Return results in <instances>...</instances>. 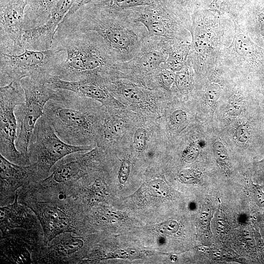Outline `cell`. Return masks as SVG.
Segmentation results:
<instances>
[{"instance_id":"20","label":"cell","mask_w":264,"mask_h":264,"mask_svg":"<svg viewBox=\"0 0 264 264\" xmlns=\"http://www.w3.org/2000/svg\"><path fill=\"white\" fill-rule=\"evenodd\" d=\"M164 53L158 49L149 50L141 54L136 60L137 66L142 70L149 71L155 70L166 61Z\"/></svg>"},{"instance_id":"19","label":"cell","mask_w":264,"mask_h":264,"mask_svg":"<svg viewBox=\"0 0 264 264\" xmlns=\"http://www.w3.org/2000/svg\"><path fill=\"white\" fill-rule=\"evenodd\" d=\"M138 21L146 27L152 35L158 37H167L168 23L159 10L145 12L139 16Z\"/></svg>"},{"instance_id":"44","label":"cell","mask_w":264,"mask_h":264,"mask_svg":"<svg viewBox=\"0 0 264 264\" xmlns=\"http://www.w3.org/2000/svg\"><path fill=\"white\" fill-rule=\"evenodd\" d=\"M263 224L264 226V217H263Z\"/></svg>"},{"instance_id":"42","label":"cell","mask_w":264,"mask_h":264,"mask_svg":"<svg viewBox=\"0 0 264 264\" xmlns=\"http://www.w3.org/2000/svg\"><path fill=\"white\" fill-rule=\"evenodd\" d=\"M257 165L259 167V168L261 169L264 168V158L261 160V161H259L257 163Z\"/></svg>"},{"instance_id":"31","label":"cell","mask_w":264,"mask_h":264,"mask_svg":"<svg viewBox=\"0 0 264 264\" xmlns=\"http://www.w3.org/2000/svg\"><path fill=\"white\" fill-rule=\"evenodd\" d=\"M133 145L135 149L138 151H143L146 143V132L142 128H139L136 130L133 139Z\"/></svg>"},{"instance_id":"30","label":"cell","mask_w":264,"mask_h":264,"mask_svg":"<svg viewBox=\"0 0 264 264\" xmlns=\"http://www.w3.org/2000/svg\"><path fill=\"white\" fill-rule=\"evenodd\" d=\"M148 186L150 192L156 196H165L168 193L167 186L163 181L160 180H154L151 181Z\"/></svg>"},{"instance_id":"41","label":"cell","mask_w":264,"mask_h":264,"mask_svg":"<svg viewBox=\"0 0 264 264\" xmlns=\"http://www.w3.org/2000/svg\"><path fill=\"white\" fill-rule=\"evenodd\" d=\"M179 177L183 181L194 180L198 177V174L194 171L185 170L180 173Z\"/></svg>"},{"instance_id":"36","label":"cell","mask_w":264,"mask_h":264,"mask_svg":"<svg viewBox=\"0 0 264 264\" xmlns=\"http://www.w3.org/2000/svg\"><path fill=\"white\" fill-rule=\"evenodd\" d=\"M159 77L162 84L167 88H170L175 80L174 74L169 69H162L159 73Z\"/></svg>"},{"instance_id":"1","label":"cell","mask_w":264,"mask_h":264,"mask_svg":"<svg viewBox=\"0 0 264 264\" xmlns=\"http://www.w3.org/2000/svg\"><path fill=\"white\" fill-rule=\"evenodd\" d=\"M52 49L65 51V59L52 75L67 81L97 76L112 66L113 53L103 39L93 31L57 29Z\"/></svg>"},{"instance_id":"23","label":"cell","mask_w":264,"mask_h":264,"mask_svg":"<svg viewBox=\"0 0 264 264\" xmlns=\"http://www.w3.org/2000/svg\"><path fill=\"white\" fill-rule=\"evenodd\" d=\"M149 0H105L95 3L94 5L105 9L128 8L150 4Z\"/></svg>"},{"instance_id":"22","label":"cell","mask_w":264,"mask_h":264,"mask_svg":"<svg viewBox=\"0 0 264 264\" xmlns=\"http://www.w3.org/2000/svg\"><path fill=\"white\" fill-rule=\"evenodd\" d=\"M188 49L187 45H182L171 52L165 61L168 69L173 71L181 70Z\"/></svg>"},{"instance_id":"9","label":"cell","mask_w":264,"mask_h":264,"mask_svg":"<svg viewBox=\"0 0 264 264\" xmlns=\"http://www.w3.org/2000/svg\"><path fill=\"white\" fill-rule=\"evenodd\" d=\"M34 0H0V52L18 54L21 44L25 7Z\"/></svg>"},{"instance_id":"4","label":"cell","mask_w":264,"mask_h":264,"mask_svg":"<svg viewBox=\"0 0 264 264\" xmlns=\"http://www.w3.org/2000/svg\"><path fill=\"white\" fill-rule=\"evenodd\" d=\"M0 85L20 82L30 77L39 83L46 82L56 67L66 58L65 51L53 49L32 50L24 49L18 54L0 53Z\"/></svg>"},{"instance_id":"15","label":"cell","mask_w":264,"mask_h":264,"mask_svg":"<svg viewBox=\"0 0 264 264\" xmlns=\"http://www.w3.org/2000/svg\"><path fill=\"white\" fill-rule=\"evenodd\" d=\"M235 34L230 47L234 55L246 65L250 71L264 77V49L235 22Z\"/></svg>"},{"instance_id":"10","label":"cell","mask_w":264,"mask_h":264,"mask_svg":"<svg viewBox=\"0 0 264 264\" xmlns=\"http://www.w3.org/2000/svg\"><path fill=\"white\" fill-rule=\"evenodd\" d=\"M86 239L85 234L61 233L42 246L34 264H81L88 256Z\"/></svg>"},{"instance_id":"2","label":"cell","mask_w":264,"mask_h":264,"mask_svg":"<svg viewBox=\"0 0 264 264\" xmlns=\"http://www.w3.org/2000/svg\"><path fill=\"white\" fill-rule=\"evenodd\" d=\"M18 200L27 205L36 216L43 230L44 244L63 233L85 234L86 213L72 197L63 190H32Z\"/></svg>"},{"instance_id":"7","label":"cell","mask_w":264,"mask_h":264,"mask_svg":"<svg viewBox=\"0 0 264 264\" xmlns=\"http://www.w3.org/2000/svg\"><path fill=\"white\" fill-rule=\"evenodd\" d=\"M24 102V92L20 82L0 87V153L10 162L25 166L30 162L16 146L18 123L15 113L16 107Z\"/></svg>"},{"instance_id":"16","label":"cell","mask_w":264,"mask_h":264,"mask_svg":"<svg viewBox=\"0 0 264 264\" xmlns=\"http://www.w3.org/2000/svg\"><path fill=\"white\" fill-rule=\"evenodd\" d=\"M18 195L11 204L0 207V234L17 228L43 231L34 213L27 205L19 202Z\"/></svg>"},{"instance_id":"37","label":"cell","mask_w":264,"mask_h":264,"mask_svg":"<svg viewBox=\"0 0 264 264\" xmlns=\"http://www.w3.org/2000/svg\"><path fill=\"white\" fill-rule=\"evenodd\" d=\"M178 88L182 90L187 89L190 85V77L187 71L181 72L176 79Z\"/></svg>"},{"instance_id":"17","label":"cell","mask_w":264,"mask_h":264,"mask_svg":"<svg viewBox=\"0 0 264 264\" xmlns=\"http://www.w3.org/2000/svg\"><path fill=\"white\" fill-rule=\"evenodd\" d=\"M59 0H34L25 11L23 29L37 27L45 23Z\"/></svg>"},{"instance_id":"8","label":"cell","mask_w":264,"mask_h":264,"mask_svg":"<svg viewBox=\"0 0 264 264\" xmlns=\"http://www.w3.org/2000/svg\"><path fill=\"white\" fill-rule=\"evenodd\" d=\"M0 236L2 264H34L36 255L44 244L42 231L17 228Z\"/></svg>"},{"instance_id":"28","label":"cell","mask_w":264,"mask_h":264,"mask_svg":"<svg viewBox=\"0 0 264 264\" xmlns=\"http://www.w3.org/2000/svg\"><path fill=\"white\" fill-rule=\"evenodd\" d=\"M156 229L160 234L172 235L178 231L179 224L175 220H167L159 224Z\"/></svg>"},{"instance_id":"26","label":"cell","mask_w":264,"mask_h":264,"mask_svg":"<svg viewBox=\"0 0 264 264\" xmlns=\"http://www.w3.org/2000/svg\"><path fill=\"white\" fill-rule=\"evenodd\" d=\"M121 93L127 100L134 103H139L142 99V91L136 87L130 86H123Z\"/></svg>"},{"instance_id":"21","label":"cell","mask_w":264,"mask_h":264,"mask_svg":"<svg viewBox=\"0 0 264 264\" xmlns=\"http://www.w3.org/2000/svg\"><path fill=\"white\" fill-rule=\"evenodd\" d=\"M202 24L194 26L192 32V44L195 50L199 54L204 53L210 45L211 32Z\"/></svg>"},{"instance_id":"18","label":"cell","mask_w":264,"mask_h":264,"mask_svg":"<svg viewBox=\"0 0 264 264\" xmlns=\"http://www.w3.org/2000/svg\"><path fill=\"white\" fill-rule=\"evenodd\" d=\"M246 26L250 37L264 49V3L257 4L248 12Z\"/></svg>"},{"instance_id":"33","label":"cell","mask_w":264,"mask_h":264,"mask_svg":"<svg viewBox=\"0 0 264 264\" xmlns=\"http://www.w3.org/2000/svg\"><path fill=\"white\" fill-rule=\"evenodd\" d=\"M244 108V103L241 97L233 98L229 102L228 112L230 115L237 116L240 115Z\"/></svg>"},{"instance_id":"11","label":"cell","mask_w":264,"mask_h":264,"mask_svg":"<svg viewBox=\"0 0 264 264\" xmlns=\"http://www.w3.org/2000/svg\"><path fill=\"white\" fill-rule=\"evenodd\" d=\"M70 154L58 161L47 177L32 184L41 188L63 186L73 183L89 173L97 163L99 151Z\"/></svg>"},{"instance_id":"24","label":"cell","mask_w":264,"mask_h":264,"mask_svg":"<svg viewBox=\"0 0 264 264\" xmlns=\"http://www.w3.org/2000/svg\"><path fill=\"white\" fill-rule=\"evenodd\" d=\"M213 150L218 163L226 174H229L231 168V162L224 145L220 141H216L213 145Z\"/></svg>"},{"instance_id":"32","label":"cell","mask_w":264,"mask_h":264,"mask_svg":"<svg viewBox=\"0 0 264 264\" xmlns=\"http://www.w3.org/2000/svg\"><path fill=\"white\" fill-rule=\"evenodd\" d=\"M199 153V146L196 143H192L183 152V159L186 163H192L197 159Z\"/></svg>"},{"instance_id":"25","label":"cell","mask_w":264,"mask_h":264,"mask_svg":"<svg viewBox=\"0 0 264 264\" xmlns=\"http://www.w3.org/2000/svg\"><path fill=\"white\" fill-rule=\"evenodd\" d=\"M249 188L251 197L255 204L259 207L264 208V192L262 187L250 179Z\"/></svg>"},{"instance_id":"14","label":"cell","mask_w":264,"mask_h":264,"mask_svg":"<svg viewBox=\"0 0 264 264\" xmlns=\"http://www.w3.org/2000/svg\"><path fill=\"white\" fill-rule=\"evenodd\" d=\"M98 78L94 77L77 81H67L52 75L44 84L53 89L75 92L105 105L110 104L111 97L101 79Z\"/></svg>"},{"instance_id":"13","label":"cell","mask_w":264,"mask_h":264,"mask_svg":"<svg viewBox=\"0 0 264 264\" xmlns=\"http://www.w3.org/2000/svg\"><path fill=\"white\" fill-rule=\"evenodd\" d=\"M72 5V0H59L45 23L37 27L23 29L21 38L23 49L32 50L51 49L57 27Z\"/></svg>"},{"instance_id":"12","label":"cell","mask_w":264,"mask_h":264,"mask_svg":"<svg viewBox=\"0 0 264 264\" xmlns=\"http://www.w3.org/2000/svg\"><path fill=\"white\" fill-rule=\"evenodd\" d=\"M0 206L14 202L19 191L41 180L34 164L20 165L8 160L0 154Z\"/></svg>"},{"instance_id":"40","label":"cell","mask_w":264,"mask_h":264,"mask_svg":"<svg viewBox=\"0 0 264 264\" xmlns=\"http://www.w3.org/2000/svg\"><path fill=\"white\" fill-rule=\"evenodd\" d=\"M230 0H213L209 5L210 10L217 13L221 12Z\"/></svg>"},{"instance_id":"6","label":"cell","mask_w":264,"mask_h":264,"mask_svg":"<svg viewBox=\"0 0 264 264\" xmlns=\"http://www.w3.org/2000/svg\"><path fill=\"white\" fill-rule=\"evenodd\" d=\"M91 148V146L71 145L63 141L43 115L36 123L30 139L28 157L30 164L36 165L42 180L48 176L54 165L65 156Z\"/></svg>"},{"instance_id":"38","label":"cell","mask_w":264,"mask_h":264,"mask_svg":"<svg viewBox=\"0 0 264 264\" xmlns=\"http://www.w3.org/2000/svg\"><path fill=\"white\" fill-rule=\"evenodd\" d=\"M130 162L127 160L123 161L120 168L118 179L121 184H124L127 180L130 173Z\"/></svg>"},{"instance_id":"35","label":"cell","mask_w":264,"mask_h":264,"mask_svg":"<svg viewBox=\"0 0 264 264\" xmlns=\"http://www.w3.org/2000/svg\"><path fill=\"white\" fill-rule=\"evenodd\" d=\"M187 120V112L182 110H176L172 114L170 120L173 124L176 126L183 125Z\"/></svg>"},{"instance_id":"43","label":"cell","mask_w":264,"mask_h":264,"mask_svg":"<svg viewBox=\"0 0 264 264\" xmlns=\"http://www.w3.org/2000/svg\"><path fill=\"white\" fill-rule=\"evenodd\" d=\"M204 145H205V143L203 141L200 142L198 144V145L200 147H203Z\"/></svg>"},{"instance_id":"39","label":"cell","mask_w":264,"mask_h":264,"mask_svg":"<svg viewBox=\"0 0 264 264\" xmlns=\"http://www.w3.org/2000/svg\"><path fill=\"white\" fill-rule=\"evenodd\" d=\"M253 230L254 232L256 247L259 254L264 260V242L262 239L258 228L256 227H253Z\"/></svg>"},{"instance_id":"29","label":"cell","mask_w":264,"mask_h":264,"mask_svg":"<svg viewBox=\"0 0 264 264\" xmlns=\"http://www.w3.org/2000/svg\"><path fill=\"white\" fill-rule=\"evenodd\" d=\"M221 93V88L216 83L210 84L207 88L206 92V99L209 105H213L219 99Z\"/></svg>"},{"instance_id":"3","label":"cell","mask_w":264,"mask_h":264,"mask_svg":"<svg viewBox=\"0 0 264 264\" xmlns=\"http://www.w3.org/2000/svg\"><path fill=\"white\" fill-rule=\"evenodd\" d=\"M90 98L64 90L61 98L45 105L44 115L58 136L74 146H91L96 133V115L89 106Z\"/></svg>"},{"instance_id":"5","label":"cell","mask_w":264,"mask_h":264,"mask_svg":"<svg viewBox=\"0 0 264 264\" xmlns=\"http://www.w3.org/2000/svg\"><path fill=\"white\" fill-rule=\"evenodd\" d=\"M20 83L24 92L25 102L17 106L15 111L18 132L16 146L30 161L28 148L36 124L44 115L46 104L50 100L60 99L63 90L53 89L30 77L22 79Z\"/></svg>"},{"instance_id":"27","label":"cell","mask_w":264,"mask_h":264,"mask_svg":"<svg viewBox=\"0 0 264 264\" xmlns=\"http://www.w3.org/2000/svg\"><path fill=\"white\" fill-rule=\"evenodd\" d=\"M235 136L240 142L243 144L248 143L251 138V127L246 124L239 125L235 130Z\"/></svg>"},{"instance_id":"34","label":"cell","mask_w":264,"mask_h":264,"mask_svg":"<svg viewBox=\"0 0 264 264\" xmlns=\"http://www.w3.org/2000/svg\"><path fill=\"white\" fill-rule=\"evenodd\" d=\"M212 210L208 205L202 206L200 213V222L202 226L205 228L207 231L210 230V222L212 217Z\"/></svg>"}]
</instances>
